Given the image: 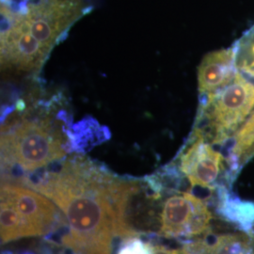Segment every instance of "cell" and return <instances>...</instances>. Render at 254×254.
<instances>
[{
	"label": "cell",
	"instance_id": "obj_3",
	"mask_svg": "<svg viewBox=\"0 0 254 254\" xmlns=\"http://www.w3.org/2000/svg\"><path fill=\"white\" fill-rule=\"evenodd\" d=\"M65 154L64 136L50 120L19 119L2 128L1 156L5 168L17 166L23 172H34Z\"/></svg>",
	"mask_w": 254,
	"mask_h": 254
},
{
	"label": "cell",
	"instance_id": "obj_2",
	"mask_svg": "<svg viewBox=\"0 0 254 254\" xmlns=\"http://www.w3.org/2000/svg\"><path fill=\"white\" fill-rule=\"evenodd\" d=\"M91 8L90 0H1V39L48 57Z\"/></svg>",
	"mask_w": 254,
	"mask_h": 254
},
{
	"label": "cell",
	"instance_id": "obj_12",
	"mask_svg": "<svg viewBox=\"0 0 254 254\" xmlns=\"http://www.w3.org/2000/svg\"><path fill=\"white\" fill-rule=\"evenodd\" d=\"M235 47L238 72L254 82V24L236 42Z\"/></svg>",
	"mask_w": 254,
	"mask_h": 254
},
{
	"label": "cell",
	"instance_id": "obj_9",
	"mask_svg": "<svg viewBox=\"0 0 254 254\" xmlns=\"http://www.w3.org/2000/svg\"><path fill=\"white\" fill-rule=\"evenodd\" d=\"M187 254H254V230L207 234L184 245Z\"/></svg>",
	"mask_w": 254,
	"mask_h": 254
},
{
	"label": "cell",
	"instance_id": "obj_1",
	"mask_svg": "<svg viewBox=\"0 0 254 254\" xmlns=\"http://www.w3.org/2000/svg\"><path fill=\"white\" fill-rule=\"evenodd\" d=\"M24 183L64 212L69 225L64 244L73 254H110L115 238L136 235L126 213L137 186L90 160L67 159L57 171Z\"/></svg>",
	"mask_w": 254,
	"mask_h": 254
},
{
	"label": "cell",
	"instance_id": "obj_15",
	"mask_svg": "<svg viewBox=\"0 0 254 254\" xmlns=\"http://www.w3.org/2000/svg\"><path fill=\"white\" fill-rule=\"evenodd\" d=\"M31 254V253H26V254Z\"/></svg>",
	"mask_w": 254,
	"mask_h": 254
},
{
	"label": "cell",
	"instance_id": "obj_11",
	"mask_svg": "<svg viewBox=\"0 0 254 254\" xmlns=\"http://www.w3.org/2000/svg\"><path fill=\"white\" fill-rule=\"evenodd\" d=\"M1 243L27 237L26 229L22 218L13 204L5 199H1Z\"/></svg>",
	"mask_w": 254,
	"mask_h": 254
},
{
	"label": "cell",
	"instance_id": "obj_14",
	"mask_svg": "<svg viewBox=\"0 0 254 254\" xmlns=\"http://www.w3.org/2000/svg\"><path fill=\"white\" fill-rule=\"evenodd\" d=\"M153 254H187L185 250L182 249H169L163 246H154Z\"/></svg>",
	"mask_w": 254,
	"mask_h": 254
},
{
	"label": "cell",
	"instance_id": "obj_5",
	"mask_svg": "<svg viewBox=\"0 0 254 254\" xmlns=\"http://www.w3.org/2000/svg\"><path fill=\"white\" fill-rule=\"evenodd\" d=\"M200 136L190 135L178 155L177 170L194 188L216 192L236 178L228 156Z\"/></svg>",
	"mask_w": 254,
	"mask_h": 254
},
{
	"label": "cell",
	"instance_id": "obj_10",
	"mask_svg": "<svg viewBox=\"0 0 254 254\" xmlns=\"http://www.w3.org/2000/svg\"><path fill=\"white\" fill-rule=\"evenodd\" d=\"M230 143L228 158L237 176L239 171L254 157V109Z\"/></svg>",
	"mask_w": 254,
	"mask_h": 254
},
{
	"label": "cell",
	"instance_id": "obj_8",
	"mask_svg": "<svg viewBox=\"0 0 254 254\" xmlns=\"http://www.w3.org/2000/svg\"><path fill=\"white\" fill-rule=\"evenodd\" d=\"M237 73L235 46L210 52L202 59L198 69L200 95L208 96L224 89L235 79Z\"/></svg>",
	"mask_w": 254,
	"mask_h": 254
},
{
	"label": "cell",
	"instance_id": "obj_4",
	"mask_svg": "<svg viewBox=\"0 0 254 254\" xmlns=\"http://www.w3.org/2000/svg\"><path fill=\"white\" fill-rule=\"evenodd\" d=\"M254 109V82L238 72L227 87L200 103L191 135L214 145L231 142Z\"/></svg>",
	"mask_w": 254,
	"mask_h": 254
},
{
	"label": "cell",
	"instance_id": "obj_6",
	"mask_svg": "<svg viewBox=\"0 0 254 254\" xmlns=\"http://www.w3.org/2000/svg\"><path fill=\"white\" fill-rule=\"evenodd\" d=\"M214 216L207 203L190 192H178L163 202L159 235L166 238L197 239L210 232Z\"/></svg>",
	"mask_w": 254,
	"mask_h": 254
},
{
	"label": "cell",
	"instance_id": "obj_13",
	"mask_svg": "<svg viewBox=\"0 0 254 254\" xmlns=\"http://www.w3.org/2000/svg\"><path fill=\"white\" fill-rule=\"evenodd\" d=\"M154 245L143 242L141 239L129 236L119 248L117 254H153Z\"/></svg>",
	"mask_w": 254,
	"mask_h": 254
},
{
	"label": "cell",
	"instance_id": "obj_7",
	"mask_svg": "<svg viewBox=\"0 0 254 254\" xmlns=\"http://www.w3.org/2000/svg\"><path fill=\"white\" fill-rule=\"evenodd\" d=\"M1 199L10 201L17 210L27 237L48 234L58 224L59 213L54 204L32 189L4 184L1 187Z\"/></svg>",
	"mask_w": 254,
	"mask_h": 254
}]
</instances>
